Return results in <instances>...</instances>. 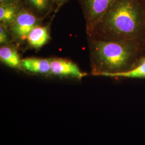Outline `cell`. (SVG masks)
<instances>
[{
  "instance_id": "6da1fadb",
  "label": "cell",
  "mask_w": 145,
  "mask_h": 145,
  "mask_svg": "<svg viewBox=\"0 0 145 145\" xmlns=\"http://www.w3.org/2000/svg\"><path fill=\"white\" fill-rule=\"evenodd\" d=\"M87 36L101 41L145 42L142 0H116Z\"/></svg>"
},
{
  "instance_id": "7a4b0ae2",
  "label": "cell",
  "mask_w": 145,
  "mask_h": 145,
  "mask_svg": "<svg viewBox=\"0 0 145 145\" xmlns=\"http://www.w3.org/2000/svg\"><path fill=\"white\" fill-rule=\"evenodd\" d=\"M91 72L107 76L129 71L145 57V42L88 39Z\"/></svg>"
},
{
  "instance_id": "3957f363",
  "label": "cell",
  "mask_w": 145,
  "mask_h": 145,
  "mask_svg": "<svg viewBox=\"0 0 145 145\" xmlns=\"http://www.w3.org/2000/svg\"><path fill=\"white\" fill-rule=\"evenodd\" d=\"M45 18L39 17L24 5L15 20L8 27L14 39L18 44L26 42V38L35 26L42 24Z\"/></svg>"
},
{
  "instance_id": "277c9868",
  "label": "cell",
  "mask_w": 145,
  "mask_h": 145,
  "mask_svg": "<svg viewBox=\"0 0 145 145\" xmlns=\"http://www.w3.org/2000/svg\"><path fill=\"white\" fill-rule=\"evenodd\" d=\"M116 1L79 0L86 21V29L87 35Z\"/></svg>"
},
{
  "instance_id": "5b68a950",
  "label": "cell",
  "mask_w": 145,
  "mask_h": 145,
  "mask_svg": "<svg viewBox=\"0 0 145 145\" xmlns=\"http://www.w3.org/2000/svg\"><path fill=\"white\" fill-rule=\"evenodd\" d=\"M50 75L60 78H71L81 80L87 75L72 61L61 57L51 58Z\"/></svg>"
},
{
  "instance_id": "8992f818",
  "label": "cell",
  "mask_w": 145,
  "mask_h": 145,
  "mask_svg": "<svg viewBox=\"0 0 145 145\" xmlns=\"http://www.w3.org/2000/svg\"><path fill=\"white\" fill-rule=\"evenodd\" d=\"M20 69L35 74L50 75L51 58L32 57L22 59Z\"/></svg>"
},
{
  "instance_id": "52a82bcc",
  "label": "cell",
  "mask_w": 145,
  "mask_h": 145,
  "mask_svg": "<svg viewBox=\"0 0 145 145\" xmlns=\"http://www.w3.org/2000/svg\"><path fill=\"white\" fill-rule=\"evenodd\" d=\"M50 38L49 26L40 24L35 26L30 31L26 38V42L29 48L37 50L45 45Z\"/></svg>"
},
{
  "instance_id": "ba28073f",
  "label": "cell",
  "mask_w": 145,
  "mask_h": 145,
  "mask_svg": "<svg viewBox=\"0 0 145 145\" xmlns=\"http://www.w3.org/2000/svg\"><path fill=\"white\" fill-rule=\"evenodd\" d=\"M24 6L22 0L0 4V24L9 27Z\"/></svg>"
},
{
  "instance_id": "9c48e42d",
  "label": "cell",
  "mask_w": 145,
  "mask_h": 145,
  "mask_svg": "<svg viewBox=\"0 0 145 145\" xmlns=\"http://www.w3.org/2000/svg\"><path fill=\"white\" fill-rule=\"evenodd\" d=\"M0 60L9 67L21 69L20 56L16 47L12 45L1 46Z\"/></svg>"
},
{
  "instance_id": "30bf717a",
  "label": "cell",
  "mask_w": 145,
  "mask_h": 145,
  "mask_svg": "<svg viewBox=\"0 0 145 145\" xmlns=\"http://www.w3.org/2000/svg\"><path fill=\"white\" fill-rule=\"evenodd\" d=\"M27 9L39 17L46 18L54 10L53 0H22Z\"/></svg>"
},
{
  "instance_id": "8fae6325",
  "label": "cell",
  "mask_w": 145,
  "mask_h": 145,
  "mask_svg": "<svg viewBox=\"0 0 145 145\" xmlns=\"http://www.w3.org/2000/svg\"><path fill=\"white\" fill-rule=\"evenodd\" d=\"M107 76L117 78H145V58L132 69L129 71L117 74H110Z\"/></svg>"
},
{
  "instance_id": "7c38bea8",
  "label": "cell",
  "mask_w": 145,
  "mask_h": 145,
  "mask_svg": "<svg viewBox=\"0 0 145 145\" xmlns=\"http://www.w3.org/2000/svg\"><path fill=\"white\" fill-rule=\"evenodd\" d=\"M14 39L9 28L2 24H0V45L1 46L11 45Z\"/></svg>"
},
{
  "instance_id": "4fadbf2b",
  "label": "cell",
  "mask_w": 145,
  "mask_h": 145,
  "mask_svg": "<svg viewBox=\"0 0 145 145\" xmlns=\"http://www.w3.org/2000/svg\"><path fill=\"white\" fill-rule=\"evenodd\" d=\"M53 1L54 5L56 6L55 10L56 12L68 1V0H53Z\"/></svg>"
},
{
  "instance_id": "5bb4252c",
  "label": "cell",
  "mask_w": 145,
  "mask_h": 145,
  "mask_svg": "<svg viewBox=\"0 0 145 145\" xmlns=\"http://www.w3.org/2000/svg\"><path fill=\"white\" fill-rule=\"evenodd\" d=\"M21 0H0V4L5 3H9V2H18Z\"/></svg>"
},
{
  "instance_id": "9a60e30c",
  "label": "cell",
  "mask_w": 145,
  "mask_h": 145,
  "mask_svg": "<svg viewBox=\"0 0 145 145\" xmlns=\"http://www.w3.org/2000/svg\"><path fill=\"white\" fill-rule=\"evenodd\" d=\"M142 3H143V5H144V11H145V0H142Z\"/></svg>"
},
{
  "instance_id": "2e32d148",
  "label": "cell",
  "mask_w": 145,
  "mask_h": 145,
  "mask_svg": "<svg viewBox=\"0 0 145 145\" xmlns=\"http://www.w3.org/2000/svg\"></svg>"
}]
</instances>
